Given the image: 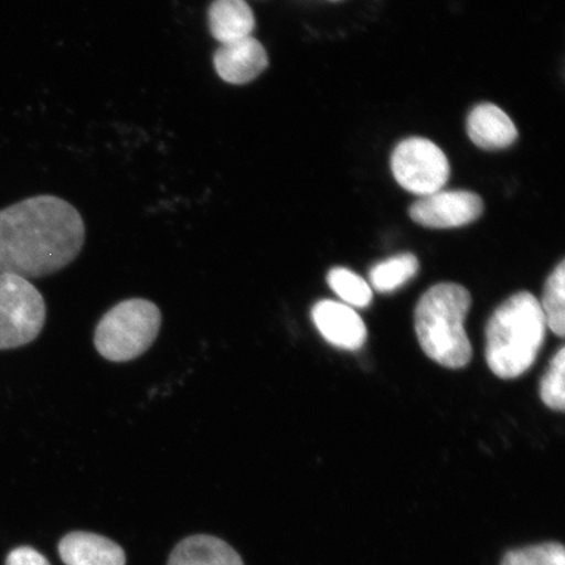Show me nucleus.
<instances>
[{
  "instance_id": "obj_16",
  "label": "nucleus",
  "mask_w": 565,
  "mask_h": 565,
  "mask_svg": "<svg viewBox=\"0 0 565 565\" xmlns=\"http://www.w3.org/2000/svg\"><path fill=\"white\" fill-rule=\"evenodd\" d=\"M328 285L341 298L345 306L365 308L369 307L373 294L371 286L358 274L349 268L335 267L328 274Z\"/></svg>"
},
{
  "instance_id": "obj_19",
  "label": "nucleus",
  "mask_w": 565,
  "mask_h": 565,
  "mask_svg": "<svg viewBox=\"0 0 565 565\" xmlns=\"http://www.w3.org/2000/svg\"><path fill=\"white\" fill-rule=\"evenodd\" d=\"M6 565H51L46 557L32 547H19L7 556Z\"/></svg>"
},
{
  "instance_id": "obj_3",
  "label": "nucleus",
  "mask_w": 565,
  "mask_h": 565,
  "mask_svg": "<svg viewBox=\"0 0 565 565\" xmlns=\"http://www.w3.org/2000/svg\"><path fill=\"white\" fill-rule=\"evenodd\" d=\"M471 296L455 282L429 288L415 309V330L422 350L445 369L458 370L470 363L471 343L465 330Z\"/></svg>"
},
{
  "instance_id": "obj_2",
  "label": "nucleus",
  "mask_w": 565,
  "mask_h": 565,
  "mask_svg": "<svg viewBox=\"0 0 565 565\" xmlns=\"http://www.w3.org/2000/svg\"><path fill=\"white\" fill-rule=\"evenodd\" d=\"M541 303L530 292H519L494 310L486 327V360L504 380L518 379L532 366L546 338Z\"/></svg>"
},
{
  "instance_id": "obj_4",
  "label": "nucleus",
  "mask_w": 565,
  "mask_h": 565,
  "mask_svg": "<svg viewBox=\"0 0 565 565\" xmlns=\"http://www.w3.org/2000/svg\"><path fill=\"white\" fill-rule=\"evenodd\" d=\"M161 322L157 303L146 299L121 301L97 323L95 348L109 362H131L151 349Z\"/></svg>"
},
{
  "instance_id": "obj_1",
  "label": "nucleus",
  "mask_w": 565,
  "mask_h": 565,
  "mask_svg": "<svg viewBox=\"0 0 565 565\" xmlns=\"http://www.w3.org/2000/svg\"><path fill=\"white\" fill-rule=\"evenodd\" d=\"M84 242L83 217L62 198L38 195L0 210V273L49 277L73 264Z\"/></svg>"
},
{
  "instance_id": "obj_18",
  "label": "nucleus",
  "mask_w": 565,
  "mask_h": 565,
  "mask_svg": "<svg viewBox=\"0 0 565 565\" xmlns=\"http://www.w3.org/2000/svg\"><path fill=\"white\" fill-rule=\"evenodd\" d=\"M564 370H565V350L562 348L551 360L548 370L542 379L541 398L545 404L555 409V412H564Z\"/></svg>"
},
{
  "instance_id": "obj_11",
  "label": "nucleus",
  "mask_w": 565,
  "mask_h": 565,
  "mask_svg": "<svg viewBox=\"0 0 565 565\" xmlns=\"http://www.w3.org/2000/svg\"><path fill=\"white\" fill-rule=\"evenodd\" d=\"M61 559L66 565H125L121 546L103 535L74 532L60 542Z\"/></svg>"
},
{
  "instance_id": "obj_12",
  "label": "nucleus",
  "mask_w": 565,
  "mask_h": 565,
  "mask_svg": "<svg viewBox=\"0 0 565 565\" xmlns=\"http://www.w3.org/2000/svg\"><path fill=\"white\" fill-rule=\"evenodd\" d=\"M168 565H244L242 556L216 536H188L174 547Z\"/></svg>"
},
{
  "instance_id": "obj_9",
  "label": "nucleus",
  "mask_w": 565,
  "mask_h": 565,
  "mask_svg": "<svg viewBox=\"0 0 565 565\" xmlns=\"http://www.w3.org/2000/svg\"><path fill=\"white\" fill-rule=\"evenodd\" d=\"M214 65L224 82L236 84L250 83L264 73L268 66L266 49L253 35L228 42L217 49Z\"/></svg>"
},
{
  "instance_id": "obj_8",
  "label": "nucleus",
  "mask_w": 565,
  "mask_h": 565,
  "mask_svg": "<svg viewBox=\"0 0 565 565\" xmlns=\"http://www.w3.org/2000/svg\"><path fill=\"white\" fill-rule=\"evenodd\" d=\"M312 318L318 331L330 344L338 349L356 351L366 341V328L355 310L345 303L322 300L312 309Z\"/></svg>"
},
{
  "instance_id": "obj_17",
  "label": "nucleus",
  "mask_w": 565,
  "mask_h": 565,
  "mask_svg": "<svg viewBox=\"0 0 565 565\" xmlns=\"http://www.w3.org/2000/svg\"><path fill=\"white\" fill-rule=\"evenodd\" d=\"M501 565H565V551L561 543H542L510 551Z\"/></svg>"
},
{
  "instance_id": "obj_13",
  "label": "nucleus",
  "mask_w": 565,
  "mask_h": 565,
  "mask_svg": "<svg viewBox=\"0 0 565 565\" xmlns=\"http://www.w3.org/2000/svg\"><path fill=\"white\" fill-rule=\"evenodd\" d=\"M209 24L212 38L223 45L252 35L256 19L245 0H214L209 11Z\"/></svg>"
},
{
  "instance_id": "obj_6",
  "label": "nucleus",
  "mask_w": 565,
  "mask_h": 565,
  "mask_svg": "<svg viewBox=\"0 0 565 565\" xmlns=\"http://www.w3.org/2000/svg\"><path fill=\"white\" fill-rule=\"evenodd\" d=\"M392 172L395 181L407 192L427 196L447 185L450 166L441 148L424 138H409L392 154Z\"/></svg>"
},
{
  "instance_id": "obj_15",
  "label": "nucleus",
  "mask_w": 565,
  "mask_h": 565,
  "mask_svg": "<svg viewBox=\"0 0 565 565\" xmlns=\"http://www.w3.org/2000/svg\"><path fill=\"white\" fill-rule=\"evenodd\" d=\"M565 263L562 260L555 268L553 274L550 275L545 294L541 303L543 316L547 323V328L553 331L557 337H564L565 333Z\"/></svg>"
},
{
  "instance_id": "obj_10",
  "label": "nucleus",
  "mask_w": 565,
  "mask_h": 565,
  "mask_svg": "<svg viewBox=\"0 0 565 565\" xmlns=\"http://www.w3.org/2000/svg\"><path fill=\"white\" fill-rule=\"evenodd\" d=\"M468 134L472 143L487 151L504 150L519 137L512 119L493 104H480L471 110Z\"/></svg>"
},
{
  "instance_id": "obj_7",
  "label": "nucleus",
  "mask_w": 565,
  "mask_h": 565,
  "mask_svg": "<svg viewBox=\"0 0 565 565\" xmlns=\"http://www.w3.org/2000/svg\"><path fill=\"white\" fill-rule=\"evenodd\" d=\"M482 198L470 192H440L422 196L409 209V216L422 227L448 230L465 227L483 214Z\"/></svg>"
},
{
  "instance_id": "obj_5",
  "label": "nucleus",
  "mask_w": 565,
  "mask_h": 565,
  "mask_svg": "<svg viewBox=\"0 0 565 565\" xmlns=\"http://www.w3.org/2000/svg\"><path fill=\"white\" fill-rule=\"evenodd\" d=\"M45 321V300L31 280L0 273V350L33 342Z\"/></svg>"
},
{
  "instance_id": "obj_14",
  "label": "nucleus",
  "mask_w": 565,
  "mask_h": 565,
  "mask_svg": "<svg viewBox=\"0 0 565 565\" xmlns=\"http://www.w3.org/2000/svg\"><path fill=\"white\" fill-rule=\"evenodd\" d=\"M418 270L419 260L414 254H399L372 267L371 285L381 294L393 292L412 280Z\"/></svg>"
}]
</instances>
